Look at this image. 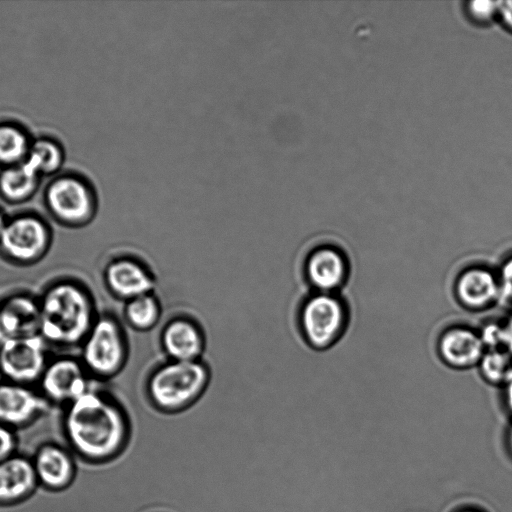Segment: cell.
Here are the masks:
<instances>
[{"label":"cell","mask_w":512,"mask_h":512,"mask_svg":"<svg viewBox=\"0 0 512 512\" xmlns=\"http://www.w3.org/2000/svg\"><path fill=\"white\" fill-rule=\"evenodd\" d=\"M468 16L477 23L489 22L496 12L498 3L491 1H472L466 4Z\"/></svg>","instance_id":"484cf974"},{"label":"cell","mask_w":512,"mask_h":512,"mask_svg":"<svg viewBox=\"0 0 512 512\" xmlns=\"http://www.w3.org/2000/svg\"><path fill=\"white\" fill-rule=\"evenodd\" d=\"M104 278L111 293L125 302L155 289L152 272L141 261L132 257H120L105 268Z\"/></svg>","instance_id":"7c38bea8"},{"label":"cell","mask_w":512,"mask_h":512,"mask_svg":"<svg viewBox=\"0 0 512 512\" xmlns=\"http://www.w3.org/2000/svg\"><path fill=\"white\" fill-rule=\"evenodd\" d=\"M437 352L447 366L462 370L477 366L485 347L478 331L465 326H452L439 336Z\"/></svg>","instance_id":"5bb4252c"},{"label":"cell","mask_w":512,"mask_h":512,"mask_svg":"<svg viewBox=\"0 0 512 512\" xmlns=\"http://www.w3.org/2000/svg\"><path fill=\"white\" fill-rule=\"evenodd\" d=\"M454 293L457 301L469 310H483L500 301V286L495 271L471 266L456 277Z\"/></svg>","instance_id":"4fadbf2b"},{"label":"cell","mask_w":512,"mask_h":512,"mask_svg":"<svg viewBox=\"0 0 512 512\" xmlns=\"http://www.w3.org/2000/svg\"><path fill=\"white\" fill-rule=\"evenodd\" d=\"M47 202L52 213L67 223L89 219L95 204L89 187L72 177L54 181L47 191Z\"/></svg>","instance_id":"30bf717a"},{"label":"cell","mask_w":512,"mask_h":512,"mask_svg":"<svg viewBox=\"0 0 512 512\" xmlns=\"http://www.w3.org/2000/svg\"><path fill=\"white\" fill-rule=\"evenodd\" d=\"M498 14L503 23L512 30V1L498 3Z\"/></svg>","instance_id":"f1b7e54d"},{"label":"cell","mask_w":512,"mask_h":512,"mask_svg":"<svg viewBox=\"0 0 512 512\" xmlns=\"http://www.w3.org/2000/svg\"><path fill=\"white\" fill-rule=\"evenodd\" d=\"M477 366L487 383L502 387L512 372V357L503 349L485 350Z\"/></svg>","instance_id":"44dd1931"},{"label":"cell","mask_w":512,"mask_h":512,"mask_svg":"<svg viewBox=\"0 0 512 512\" xmlns=\"http://www.w3.org/2000/svg\"><path fill=\"white\" fill-rule=\"evenodd\" d=\"M49 234L45 224L37 217L19 216L6 223L0 237V248L11 259L33 261L44 252Z\"/></svg>","instance_id":"ba28073f"},{"label":"cell","mask_w":512,"mask_h":512,"mask_svg":"<svg viewBox=\"0 0 512 512\" xmlns=\"http://www.w3.org/2000/svg\"><path fill=\"white\" fill-rule=\"evenodd\" d=\"M33 466L37 479L51 489L66 486L74 473L70 456L56 445L41 447L35 456Z\"/></svg>","instance_id":"ac0fdd59"},{"label":"cell","mask_w":512,"mask_h":512,"mask_svg":"<svg viewBox=\"0 0 512 512\" xmlns=\"http://www.w3.org/2000/svg\"><path fill=\"white\" fill-rule=\"evenodd\" d=\"M496 273L500 286V301L512 305V253L503 259Z\"/></svg>","instance_id":"cb8c5ba5"},{"label":"cell","mask_w":512,"mask_h":512,"mask_svg":"<svg viewBox=\"0 0 512 512\" xmlns=\"http://www.w3.org/2000/svg\"><path fill=\"white\" fill-rule=\"evenodd\" d=\"M299 328L306 343L316 350L331 347L347 325V309L335 293L314 292L301 304Z\"/></svg>","instance_id":"5b68a950"},{"label":"cell","mask_w":512,"mask_h":512,"mask_svg":"<svg viewBox=\"0 0 512 512\" xmlns=\"http://www.w3.org/2000/svg\"><path fill=\"white\" fill-rule=\"evenodd\" d=\"M37 178L38 173L27 162L11 167L0 176L1 192L10 200H22L35 189Z\"/></svg>","instance_id":"ffe728a7"},{"label":"cell","mask_w":512,"mask_h":512,"mask_svg":"<svg viewBox=\"0 0 512 512\" xmlns=\"http://www.w3.org/2000/svg\"><path fill=\"white\" fill-rule=\"evenodd\" d=\"M6 339H7V338H6V336H5L4 332H3V329H2V327H1V323H0V345H1V344H2Z\"/></svg>","instance_id":"1f68e13d"},{"label":"cell","mask_w":512,"mask_h":512,"mask_svg":"<svg viewBox=\"0 0 512 512\" xmlns=\"http://www.w3.org/2000/svg\"><path fill=\"white\" fill-rule=\"evenodd\" d=\"M25 134L11 125L0 126V161L14 163L21 160L29 152Z\"/></svg>","instance_id":"7402d4cb"},{"label":"cell","mask_w":512,"mask_h":512,"mask_svg":"<svg viewBox=\"0 0 512 512\" xmlns=\"http://www.w3.org/2000/svg\"><path fill=\"white\" fill-rule=\"evenodd\" d=\"M41 389L51 401L70 404L92 388L81 361L61 357L47 364L41 378Z\"/></svg>","instance_id":"52a82bcc"},{"label":"cell","mask_w":512,"mask_h":512,"mask_svg":"<svg viewBox=\"0 0 512 512\" xmlns=\"http://www.w3.org/2000/svg\"><path fill=\"white\" fill-rule=\"evenodd\" d=\"M161 314L162 307L154 292L125 302L124 318L136 331L146 332L154 328L160 321Z\"/></svg>","instance_id":"d6986e66"},{"label":"cell","mask_w":512,"mask_h":512,"mask_svg":"<svg viewBox=\"0 0 512 512\" xmlns=\"http://www.w3.org/2000/svg\"><path fill=\"white\" fill-rule=\"evenodd\" d=\"M38 174L50 173L61 163V152L58 146L48 140H39L29 149L26 161Z\"/></svg>","instance_id":"603a6c76"},{"label":"cell","mask_w":512,"mask_h":512,"mask_svg":"<svg viewBox=\"0 0 512 512\" xmlns=\"http://www.w3.org/2000/svg\"><path fill=\"white\" fill-rule=\"evenodd\" d=\"M6 223L7 222H6L5 218H4V216L0 212V237H1V235L3 233V230H4L5 226H6Z\"/></svg>","instance_id":"4dcf8cb0"},{"label":"cell","mask_w":512,"mask_h":512,"mask_svg":"<svg viewBox=\"0 0 512 512\" xmlns=\"http://www.w3.org/2000/svg\"><path fill=\"white\" fill-rule=\"evenodd\" d=\"M15 443V437L10 427L0 423V461L11 456Z\"/></svg>","instance_id":"4316f807"},{"label":"cell","mask_w":512,"mask_h":512,"mask_svg":"<svg viewBox=\"0 0 512 512\" xmlns=\"http://www.w3.org/2000/svg\"><path fill=\"white\" fill-rule=\"evenodd\" d=\"M485 350L503 349L502 322H488L478 331ZM504 350V349H503Z\"/></svg>","instance_id":"d4e9b609"},{"label":"cell","mask_w":512,"mask_h":512,"mask_svg":"<svg viewBox=\"0 0 512 512\" xmlns=\"http://www.w3.org/2000/svg\"><path fill=\"white\" fill-rule=\"evenodd\" d=\"M47 407V402L27 385L11 381L0 383V423L20 426Z\"/></svg>","instance_id":"9a60e30c"},{"label":"cell","mask_w":512,"mask_h":512,"mask_svg":"<svg viewBox=\"0 0 512 512\" xmlns=\"http://www.w3.org/2000/svg\"><path fill=\"white\" fill-rule=\"evenodd\" d=\"M82 364L87 372L100 378L117 375L128 359L126 334L113 316L97 317L82 342Z\"/></svg>","instance_id":"277c9868"},{"label":"cell","mask_w":512,"mask_h":512,"mask_svg":"<svg viewBox=\"0 0 512 512\" xmlns=\"http://www.w3.org/2000/svg\"><path fill=\"white\" fill-rule=\"evenodd\" d=\"M161 348L168 360H202L206 340L200 325L186 316L170 319L161 330Z\"/></svg>","instance_id":"8fae6325"},{"label":"cell","mask_w":512,"mask_h":512,"mask_svg":"<svg viewBox=\"0 0 512 512\" xmlns=\"http://www.w3.org/2000/svg\"><path fill=\"white\" fill-rule=\"evenodd\" d=\"M510 445H511V448H512V429L510 431Z\"/></svg>","instance_id":"d6a6232c"},{"label":"cell","mask_w":512,"mask_h":512,"mask_svg":"<svg viewBox=\"0 0 512 512\" xmlns=\"http://www.w3.org/2000/svg\"><path fill=\"white\" fill-rule=\"evenodd\" d=\"M503 324V349L512 357V312L502 322Z\"/></svg>","instance_id":"83f0119b"},{"label":"cell","mask_w":512,"mask_h":512,"mask_svg":"<svg viewBox=\"0 0 512 512\" xmlns=\"http://www.w3.org/2000/svg\"><path fill=\"white\" fill-rule=\"evenodd\" d=\"M348 272L346 256L332 245L314 248L304 262L305 278L315 292L335 293L346 282Z\"/></svg>","instance_id":"9c48e42d"},{"label":"cell","mask_w":512,"mask_h":512,"mask_svg":"<svg viewBox=\"0 0 512 512\" xmlns=\"http://www.w3.org/2000/svg\"><path fill=\"white\" fill-rule=\"evenodd\" d=\"M39 301L25 294L12 295L0 304V323L6 338L39 334Z\"/></svg>","instance_id":"2e32d148"},{"label":"cell","mask_w":512,"mask_h":512,"mask_svg":"<svg viewBox=\"0 0 512 512\" xmlns=\"http://www.w3.org/2000/svg\"><path fill=\"white\" fill-rule=\"evenodd\" d=\"M37 481L33 463L20 456L0 461V501H14L32 491Z\"/></svg>","instance_id":"e0dca14e"},{"label":"cell","mask_w":512,"mask_h":512,"mask_svg":"<svg viewBox=\"0 0 512 512\" xmlns=\"http://www.w3.org/2000/svg\"><path fill=\"white\" fill-rule=\"evenodd\" d=\"M503 399L508 411L512 414V372L502 385Z\"/></svg>","instance_id":"f546056e"},{"label":"cell","mask_w":512,"mask_h":512,"mask_svg":"<svg viewBox=\"0 0 512 512\" xmlns=\"http://www.w3.org/2000/svg\"><path fill=\"white\" fill-rule=\"evenodd\" d=\"M65 430L83 457L107 463L127 447L131 417L121 404L92 387L68 404Z\"/></svg>","instance_id":"6da1fadb"},{"label":"cell","mask_w":512,"mask_h":512,"mask_svg":"<svg viewBox=\"0 0 512 512\" xmlns=\"http://www.w3.org/2000/svg\"><path fill=\"white\" fill-rule=\"evenodd\" d=\"M46 344L40 334L7 338L0 345V372L19 384L39 380L47 366Z\"/></svg>","instance_id":"8992f818"},{"label":"cell","mask_w":512,"mask_h":512,"mask_svg":"<svg viewBox=\"0 0 512 512\" xmlns=\"http://www.w3.org/2000/svg\"><path fill=\"white\" fill-rule=\"evenodd\" d=\"M39 305V334L46 343L57 346L83 342L97 319L87 291L71 281H60L50 286Z\"/></svg>","instance_id":"7a4b0ae2"},{"label":"cell","mask_w":512,"mask_h":512,"mask_svg":"<svg viewBox=\"0 0 512 512\" xmlns=\"http://www.w3.org/2000/svg\"><path fill=\"white\" fill-rule=\"evenodd\" d=\"M211 373L202 361L166 360L155 367L146 382L151 408L166 415L189 411L204 395Z\"/></svg>","instance_id":"3957f363"}]
</instances>
